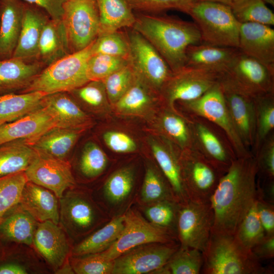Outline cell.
<instances>
[{"instance_id":"cell-37","label":"cell","mask_w":274,"mask_h":274,"mask_svg":"<svg viewBox=\"0 0 274 274\" xmlns=\"http://www.w3.org/2000/svg\"><path fill=\"white\" fill-rule=\"evenodd\" d=\"M38 222L19 205L18 209L1 221L0 233L9 241L31 245Z\"/></svg>"},{"instance_id":"cell-4","label":"cell","mask_w":274,"mask_h":274,"mask_svg":"<svg viewBox=\"0 0 274 274\" xmlns=\"http://www.w3.org/2000/svg\"><path fill=\"white\" fill-rule=\"evenodd\" d=\"M91 44L44 68L21 92L41 91L48 94L70 92L89 82L87 67L92 55Z\"/></svg>"},{"instance_id":"cell-22","label":"cell","mask_w":274,"mask_h":274,"mask_svg":"<svg viewBox=\"0 0 274 274\" xmlns=\"http://www.w3.org/2000/svg\"><path fill=\"white\" fill-rule=\"evenodd\" d=\"M163 105L160 94L135 73L130 87L112 106L119 114L141 117L157 113Z\"/></svg>"},{"instance_id":"cell-3","label":"cell","mask_w":274,"mask_h":274,"mask_svg":"<svg viewBox=\"0 0 274 274\" xmlns=\"http://www.w3.org/2000/svg\"><path fill=\"white\" fill-rule=\"evenodd\" d=\"M203 274H265L271 272L263 267L252 252L243 249L233 235L211 232L202 252Z\"/></svg>"},{"instance_id":"cell-57","label":"cell","mask_w":274,"mask_h":274,"mask_svg":"<svg viewBox=\"0 0 274 274\" xmlns=\"http://www.w3.org/2000/svg\"><path fill=\"white\" fill-rule=\"evenodd\" d=\"M251 251L260 261L272 259L274 257V234L265 235Z\"/></svg>"},{"instance_id":"cell-53","label":"cell","mask_w":274,"mask_h":274,"mask_svg":"<svg viewBox=\"0 0 274 274\" xmlns=\"http://www.w3.org/2000/svg\"><path fill=\"white\" fill-rule=\"evenodd\" d=\"M258 173L264 178L274 179V133L264 140L254 154Z\"/></svg>"},{"instance_id":"cell-14","label":"cell","mask_w":274,"mask_h":274,"mask_svg":"<svg viewBox=\"0 0 274 274\" xmlns=\"http://www.w3.org/2000/svg\"><path fill=\"white\" fill-rule=\"evenodd\" d=\"M175 242L150 243L135 247L113 260V274L157 272L180 247Z\"/></svg>"},{"instance_id":"cell-19","label":"cell","mask_w":274,"mask_h":274,"mask_svg":"<svg viewBox=\"0 0 274 274\" xmlns=\"http://www.w3.org/2000/svg\"><path fill=\"white\" fill-rule=\"evenodd\" d=\"M54 127H57L56 120L46 108L41 106L17 120L0 126V145L17 140L30 145Z\"/></svg>"},{"instance_id":"cell-13","label":"cell","mask_w":274,"mask_h":274,"mask_svg":"<svg viewBox=\"0 0 274 274\" xmlns=\"http://www.w3.org/2000/svg\"><path fill=\"white\" fill-rule=\"evenodd\" d=\"M218 75L204 69L184 66L173 72L160 95L166 106L175 110L177 101L196 99L218 83Z\"/></svg>"},{"instance_id":"cell-45","label":"cell","mask_w":274,"mask_h":274,"mask_svg":"<svg viewBox=\"0 0 274 274\" xmlns=\"http://www.w3.org/2000/svg\"><path fill=\"white\" fill-rule=\"evenodd\" d=\"M265 235L257 213L256 200L241 222L233 236L236 243L243 249L252 252L253 248L262 240Z\"/></svg>"},{"instance_id":"cell-1","label":"cell","mask_w":274,"mask_h":274,"mask_svg":"<svg viewBox=\"0 0 274 274\" xmlns=\"http://www.w3.org/2000/svg\"><path fill=\"white\" fill-rule=\"evenodd\" d=\"M258 173L254 155L232 161L210 198L214 216L212 231L234 234L257 199Z\"/></svg>"},{"instance_id":"cell-20","label":"cell","mask_w":274,"mask_h":274,"mask_svg":"<svg viewBox=\"0 0 274 274\" xmlns=\"http://www.w3.org/2000/svg\"><path fill=\"white\" fill-rule=\"evenodd\" d=\"M238 50L274 70V29L255 22L241 23Z\"/></svg>"},{"instance_id":"cell-24","label":"cell","mask_w":274,"mask_h":274,"mask_svg":"<svg viewBox=\"0 0 274 274\" xmlns=\"http://www.w3.org/2000/svg\"><path fill=\"white\" fill-rule=\"evenodd\" d=\"M41 106L54 117L57 127L87 129L92 124L90 116L68 92L48 94L42 99Z\"/></svg>"},{"instance_id":"cell-11","label":"cell","mask_w":274,"mask_h":274,"mask_svg":"<svg viewBox=\"0 0 274 274\" xmlns=\"http://www.w3.org/2000/svg\"><path fill=\"white\" fill-rule=\"evenodd\" d=\"M128 29L129 63L138 76L160 94L173 71L146 39L133 28Z\"/></svg>"},{"instance_id":"cell-60","label":"cell","mask_w":274,"mask_h":274,"mask_svg":"<svg viewBox=\"0 0 274 274\" xmlns=\"http://www.w3.org/2000/svg\"><path fill=\"white\" fill-rule=\"evenodd\" d=\"M197 1L219 3L223 4L226 5H228L230 7L233 2V0H197Z\"/></svg>"},{"instance_id":"cell-54","label":"cell","mask_w":274,"mask_h":274,"mask_svg":"<svg viewBox=\"0 0 274 274\" xmlns=\"http://www.w3.org/2000/svg\"><path fill=\"white\" fill-rule=\"evenodd\" d=\"M107 146L118 153H128L135 151L138 146L135 141L125 132L118 130H108L102 136Z\"/></svg>"},{"instance_id":"cell-59","label":"cell","mask_w":274,"mask_h":274,"mask_svg":"<svg viewBox=\"0 0 274 274\" xmlns=\"http://www.w3.org/2000/svg\"><path fill=\"white\" fill-rule=\"evenodd\" d=\"M55 272L56 273H75L71 264L67 260Z\"/></svg>"},{"instance_id":"cell-2","label":"cell","mask_w":274,"mask_h":274,"mask_svg":"<svg viewBox=\"0 0 274 274\" xmlns=\"http://www.w3.org/2000/svg\"><path fill=\"white\" fill-rule=\"evenodd\" d=\"M132 26L155 48L173 72L185 66L187 48L201 43L195 23L164 14L134 12Z\"/></svg>"},{"instance_id":"cell-30","label":"cell","mask_w":274,"mask_h":274,"mask_svg":"<svg viewBox=\"0 0 274 274\" xmlns=\"http://www.w3.org/2000/svg\"><path fill=\"white\" fill-rule=\"evenodd\" d=\"M48 20L39 10L25 7L20 36L12 57L27 61L37 58L40 37Z\"/></svg>"},{"instance_id":"cell-7","label":"cell","mask_w":274,"mask_h":274,"mask_svg":"<svg viewBox=\"0 0 274 274\" xmlns=\"http://www.w3.org/2000/svg\"><path fill=\"white\" fill-rule=\"evenodd\" d=\"M179 102L190 115L203 118L219 128L227 139L236 158L253 156L245 147L234 128L218 83L196 99Z\"/></svg>"},{"instance_id":"cell-32","label":"cell","mask_w":274,"mask_h":274,"mask_svg":"<svg viewBox=\"0 0 274 274\" xmlns=\"http://www.w3.org/2000/svg\"><path fill=\"white\" fill-rule=\"evenodd\" d=\"M85 130L54 127L41 135L30 146L41 154L66 160V157Z\"/></svg>"},{"instance_id":"cell-17","label":"cell","mask_w":274,"mask_h":274,"mask_svg":"<svg viewBox=\"0 0 274 274\" xmlns=\"http://www.w3.org/2000/svg\"><path fill=\"white\" fill-rule=\"evenodd\" d=\"M27 181L45 187L60 198L76 184L70 163L38 152L24 172Z\"/></svg>"},{"instance_id":"cell-26","label":"cell","mask_w":274,"mask_h":274,"mask_svg":"<svg viewBox=\"0 0 274 274\" xmlns=\"http://www.w3.org/2000/svg\"><path fill=\"white\" fill-rule=\"evenodd\" d=\"M237 48L199 43L189 46L186 53V64L204 69L218 75L230 65L237 54Z\"/></svg>"},{"instance_id":"cell-41","label":"cell","mask_w":274,"mask_h":274,"mask_svg":"<svg viewBox=\"0 0 274 274\" xmlns=\"http://www.w3.org/2000/svg\"><path fill=\"white\" fill-rule=\"evenodd\" d=\"M256 115L255 139L252 152L254 154L274 130V93L254 99Z\"/></svg>"},{"instance_id":"cell-25","label":"cell","mask_w":274,"mask_h":274,"mask_svg":"<svg viewBox=\"0 0 274 274\" xmlns=\"http://www.w3.org/2000/svg\"><path fill=\"white\" fill-rule=\"evenodd\" d=\"M59 199L51 191L29 181L22 190L19 204L39 222L59 223Z\"/></svg>"},{"instance_id":"cell-18","label":"cell","mask_w":274,"mask_h":274,"mask_svg":"<svg viewBox=\"0 0 274 274\" xmlns=\"http://www.w3.org/2000/svg\"><path fill=\"white\" fill-rule=\"evenodd\" d=\"M148 142L157 166L168 181L178 201H188L182 175L181 150L169 140L157 134L151 136Z\"/></svg>"},{"instance_id":"cell-61","label":"cell","mask_w":274,"mask_h":274,"mask_svg":"<svg viewBox=\"0 0 274 274\" xmlns=\"http://www.w3.org/2000/svg\"><path fill=\"white\" fill-rule=\"evenodd\" d=\"M263 2L265 4H268L272 6H274V0H262Z\"/></svg>"},{"instance_id":"cell-9","label":"cell","mask_w":274,"mask_h":274,"mask_svg":"<svg viewBox=\"0 0 274 274\" xmlns=\"http://www.w3.org/2000/svg\"><path fill=\"white\" fill-rule=\"evenodd\" d=\"M124 216V227L118 239L108 249L98 253L107 260H114L125 252L143 245L169 243L177 239L168 230L145 220L137 211L129 210Z\"/></svg>"},{"instance_id":"cell-36","label":"cell","mask_w":274,"mask_h":274,"mask_svg":"<svg viewBox=\"0 0 274 274\" xmlns=\"http://www.w3.org/2000/svg\"><path fill=\"white\" fill-rule=\"evenodd\" d=\"M124 225V215L116 217L76 245L72 250L73 255L97 253L107 250L118 239Z\"/></svg>"},{"instance_id":"cell-56","label":"cell","mask_w":274,"mask_h":274,"mask_svg":"<svg viewBox=\"0 0 274 274\" xmlns=\"http://www.w3.org/2000/svg\"><path fill=\"white\" fill-rule=\"evenodd\" d=\"M43 9L53 20H61L66 0H23Z\"/></svg>"},{"instance_id":"cell-48","label":"cell","mask_w":274,"mask_h":274,"mask_svg":"<svg viewBox=\"0 0 274 274\" xmlns=\"http://www.w3.org/2000/svg\"><path fill=\"white\" fill-rule=\"evenodd\" d=\"M108 159L104 151L95 143L88 142L84 146L79 162V169L84 177L93 178L106 169Z\"/></svg>"},{"instance_id":"cell-35","label":"cell","mask_w":274,"mask_h":274,"mask_svg":"<svg viewBox=\"0 0 274 274\" xmlns=\"http://www.w3.org/2000/svg\"><path fill=\"white\" fill-rule=\"evenodd\" d=\"M38 155L36 150L22 140L0 145V177L25 172Z\"/></svg>"},{"instance_id":"cell-34","label":"cell","mask_w":274,"mask_h":274,"mask_svg":"<svg viewBox=\"0 0 274 274\" xmlns=\"http://www.w3.org/2000/svg\"><path fill=\"white\" fill-rule=\"evenodd\" d=\"M47 95L41 91L0 95V126L17 120L40 108L42 99Z\"/></svg>"},{"instance_id":"cell-10","label":"cell","mask_w":274,"mask_h":274,"mask_svg":"<svg viewBox=\"0 0 274 274\" xmlns=\"http://www.w3.org/2000/svg\"><path fill=\"white\" fill-rule=\"evenodd\" d=\"M214 212L210 202L188 200L180 203L177 220V237L182 247L202 252L209 242L214 224Z\"/></svg>"},{"instance_id":"cell-43","label":"cell","mask_w":274,"mask_h":274,"mask_svg":"<svg viewBox=\"0 0 274 274\" xmlns=\"http://www.w3.org/2000/svg\"><path fill=\"white\" fill-rule=\"evenodd\" d=\"M232 12L240 23L255 22L274 25V14L262 0H233Z\"/></svg>"},{"instance_id":"cell-28","label":"cell","mask_w":274,"mask_h":274,"mask_svg":"<svg viewBox=\"0 0 274 274\" xmlns=\"http://www.w3.org/2000/svg\"><path fill=\"white\" fill-rule=\"evenodd\" d=\"M25 7L19 0H0V60L13 56L20 36Z\"/></svg>"},{"instance_id":"cell-5","label":"cell","mask_w":274,"mask_h":274,"mask_svg":"<svg viewBox=\"0 0 274 274\" xmlns=\"http://www.w3.org/2000/svg\"><path fill=\"white\" fill-rule=\"evenodd\" d=\"M218 83L223 90L255 99L274 93V70L239 50Z\"/></svg>"},{"instance_id":"cell-39","label":"cell","mask_w":274,"mask_h":274,"mask_svg":"<svg viewBox=\"0 0 274 274\" xmlns=\"http://www.w3.org/2000/svg\"><path fill=\"white\" fill-rule=\"evenodd\" d=\"M68 93L79 105L94 113H105L111 106L102 81H89Z\"/></svg>"},{"instance_id":"cell-40","label":"cell","mask_w":274,"mask_h":274,"mask_svg":"<svg viewBox=\"0 0 274 274\" xmlns=\"http://www.w3.org/2000/svg\"><path fill=\"white\" fill-rule=\"evenodd\" d=\"M203 263L202 252L198 249L180 246L166 264L157 272L160 273L199 274Z\"/></svg>"},{"instance_id":"cell-52","label":"cell","mask_w":274,"mask_h":274,"mask_svg":"<svg viewBox=\"0 0 274 274\" xmlns=\"http://www.w3.org/2000/svg\"><path fill=\"white\" fill-rule=\"evenodd\" d=\"M71 264L77 274H110L114 266L113 260H107L98 253L74 256Z\"/></svg>"},{"instance_id":"cell-44","label":"cell","mask_w":274,"mask_h":274,"mask_svg":"<svg viewBox=\"0 0 274 274\" xmlns=\"http://www.w3.org/2000/svg\"><path fill=\"white\" fill-rule=\"evenodd\" d=\"M27 180L24 172L0 177V223L19 204Z\"/></svg>"},{"instance_id":"cell-50","label":"cell","mask_w":274,"mask_h":274,"mask_svg":"<svg viewBox=\"0 0 274 274\" xmlns=\"http://www.w3.org/2000/svg\"><path fill=\"white\" fill-rule=\"evenodd\" d=\"M135 77V73L129 62L127 65L113 73L102 81L112 106L129 89Z\"/></svg>"},{"instance_id":"cell-6","label":"cell","mask_w":274,"mask_h":274,"mask_svg":"<svg viewBox=\"0 0 274 274\" xmlns=\"http://www.w3.org/2000/svg\"><path fill=\"white\" fill-rule=\"evenodd\" d=\"M200 32L201 43L238 48L240 23L230 6L196 1L187 13Z\"/></svg>"},{"instance_id":"cell-27","label":"cell","mask_w":274,"mask_h":274,"mask_svg":"<svg viewBox=\"0 0 274 274\" xmlns=\"http://www.w3.org/2000/svg\"><path fill=\"white\" fill-rule=\"evenodd\" d=\"M156 133L169 140L181 151L193 148V136L189 118L164 104L155 116Z\"/></svg>"},{"instance_id":"cell-49","label":"cell","mask_w":274,"mask_h":274,"mask_svg":"<svg viewBox=\"0 0 274 274\" xmlns=\"http://www.w3.org/2000/svg\"><path fill=\"white\" fill-rule=\"evenodd\" d=\"M129 63V59L107 54H92L87 62L90 81H103L110 75Z\"/></svg>"},{"instance_id":"cell-42","label":"cell","mask_w":274,"mask_h":274,"mask_svg":"<svg viewBox=\"0 0 274 274\" xmlns=\"http://www.w3.org/2000/svg\"><path fill=\"white\" fill-rule=\"evenodd\" d=\"M134 183V172L129 166L114 172L106 180L104 186V195L113 204H118L131 194Z\"/></svg>"},{"instance_id":"cell-31","label":"cell","mask_w":274,"mask_h":274,"mask_svg":"<svg viewBox=\"0 0 274 274\" xmlns=\"http://www.w3.org/2000/svg\"><path fill=\"white\" fill-rule=\"evenodd\" d=\"M71 53L62 20H48L39 43L37 58L48 66Z\"/></svg>"},{"instance_id":"cell-55","label":"cell","mask_w":274,"mask_h":274,"mask_svg":"<svg viewBox=\"0 0 274 274\" xmlns=\"http://www.w3.org/2000/svg\"><path fill=\"white\" fill-rule=\"evenodd\" d=\"M256 207L266 235L274 234V204L257 196Z\"/></svg>"},{"instance_id":"cell-47","label":"cell","mask_w":274,"mask_h":274,"mask_svg":"<svg viewBox=\"0 0 274 274\" xmlns=\"http://www.w3.org/2000/svg\"><path fill=\"white\" fill-rule=\"evenodd\" d=\"M92 54H102L129 59L127 32L121 30L99 35L91 44Z\"/></svg>"},{"instance_id":"cell-33","label":"cell","mask_w":274,"mask_h":274,"mask_svg":"<svg viewBox=\"0 0 274 274\" xmlns=\"http://www.w3.org/2000/svg\"><path fill=\"white\" fill-rule=\"evenodd\" d=\"M96 1L100 21L98 36L132 27L135 21V16L128 0Z\"/></svg>"},{"instance_id":"cell-46","label":"cell","mask_w":274,"mask_h":274,"mask_svg":"<svg viewBox=\"0 0 274 274\" xmlns=\"http://www.w3.org/2000/svg\"><path fill=\"white\" fill-rule=\"evenodd\" d=\"M179 204L178 202L172 200L156 201L150 203L145 211V214L150 223L168 230L177 237Z\"/></svg>"},{"instance_id":"cell-15","label":"cell","mask_w":274,"mask_h":274,"mask_svg":"<svg viewBox=\"0 0 274 274\" xmlns=\"http://www.w3.org/2000/svg\"><path fill=\"white\" fill-rule=\"evenodd\" d=\"M59 199V223L71 236L88 234L99 223V211L87 194L70 190Z\"/></svg>"},{"instance_id":"cell-23","label":"cell","mask_w":274,"mask_h":274,"mask_svg":"<svg viewBox=\"0 0 274 274\" xmlns=\"http://www.w3.org/2000/svg\"><path fill=\"white\" fill-rule=\"evenodd\" d=\"M222 90L234 128L245 147L252 152L256 133L254 99Z\"/></svg>"},{"instance_id":"cell-21","label":"cell","mask_w":274,"mask_h":274,"mask_svg":"<svg viewBox=\"0 0 274 274\" xmlns=\"http://www.w3.org/2000/svg\"><path fill=\"white\" fill-rule=\"evenodd\" d=\"M58 225L50 221L38 222L32 243L55 271L67 260L70 253L65 231Z\"/></svg>"},{"instance_id":"cell-16","label":"cell","mask_w":274,"mask_h":274,"mask_svg":"<svg viewBox=\"0 0 274 274\" xmlns=\"http://www.w3.org/2000/svg\"><path fill=\"white\" fill-rule=\"evenodd\" d=\"M193 148L221 174H225L236 158L227 139L207 120L190 115Z\"/></svg>"},{"instance_id":"cell-51","label":"cell","mask_w":274,"mask_h":274,"mask_svg":"<svg viewBox=\"0 0 274 274\" xmlns=\"http://www.w3.org/2000/svg\"><path fill=\"white\" fill-rule=\"evenodd\" d=\"M134 12L161 14L174 10L186 14L197 0H128Z\"/></svg>"},{"instance_id":"cell-12","label":"cell","mask_w":274,"mask_h":274,"mask_svg":"<svg viewBox=\"0 0 274 274\" xmlns=\"http://www.w3.org/2000/svg\"><path fill=\"white\" fill-rule=\"evenodd\" d=\"M180 162L183 183L189 200L210 202L223 175L194 148L181 151Z\"/></svg>"},{"instance_id":"cell-38","label":"cell","mask_w":274,"mask_h":274,"mask_svg":"<svg viewBox=\"0 0 274 274\" xmlns=\"http://www.w3.org/2000/svg\"><path fill=\"white\" fill-rule=\"evenodd\" d=\"M141 199L147 203L162 200L178 202L164 175L158 166L156 167L153 164L148 165L146 168L141 191Z\"/></svg>"},{"instance_id":"cell-29","label":"cell","mask_w":274,"mask_h":274,"mask_svg":"<svg viewBox=\"0 0 274 274\" xmlns=\"http://www.w3.org/2000/svg\"><path fill=\"white\" fill-rule=\"evenodd\" d=\"M39 61L11 57L0 60V95L25 89L44 68Z\"/></svg>"},{"instance_id":"cell-8","label":"cell","mask_w":274,"mask_h":274,"mask_svg":"<svg viewBox=\"0 0 274 274\" xmlns=\"http://www.w3.org/2000/svg\"><path fill=\"white\" fill-rule=\"evenodd\" d=\"M62 21L72 53L89 46L99 33L100 21L96 0H66Z\"/></svg>"},{"instance_id":"cell-58","label":"cell","mask_w":274,"mask_h":274,"mask_svg":"<svg viewBox=\"0 0 274 274\" xmlns=\"http://www.w3.org/2000/svg\"><path fill=\"white\" fill-rule=\"evenodd\" d=\"M27 268L18 263L8 262L0 265V274H26Z\"/></svg>"}]
</instances>
